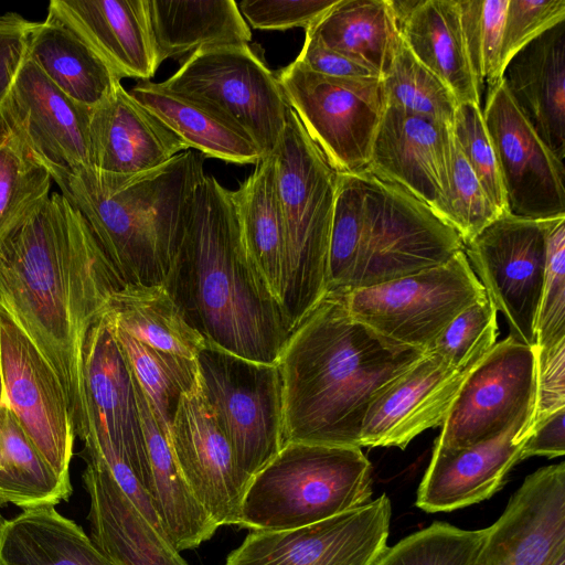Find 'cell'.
I'll use <instances>...</instances> for the list:
<instances>
[{
	"instance_id": "cell-50",
	"label": "cell",
	"mask_w": 565,
	"mask_h": 565,
	"mask_svg": "<svg viewBox=\"0 0 565 565\" xmlns=\"http://www.w3.org/2000/svg\"><path fill=\"white\" fill-rule=\"evenodd\" d=\"M34 25L17 12L0 15V108L26 57Z\"/></svg>"
},
{
	"instance_id": "cell-18",
	"label": "cell",
	"mask_w": 565,
	"mask_h": 565,
	"mask_svg": "<svg viewBox=\"0 0 565 565\" xmlns=\"http://www.w3.org/2000/svg\"><path fill=\"white\" fill-rule=\"evenodd\" d=\"M167 438L200 505L218 527L238 526L244 491L230 443L206 401L200 374L194 387L180 398Z\"/></svg>"
},
{
	"instance_id": "cell-43",
	"label": "cell",
	"mask_w": 565,
	"mask_h": 565,
	"mask_svg": "<svg viewBox=\"0 0 565 565\" xmlns=\"http://www.w3.org/2000/svg\"><path fill=\"white\" fill-rule=\"evenodd\" d=\"M501 214L503 213L489 199L454 137L449 188L441 218L459 234L465 245Z\"/></svg>"
},
{
	"instance_id": "cell-36",
	"label": "cell",
	"mask_w": 565,
	"mask_h": 565,
	"mask_svg": "<svg viewBox=\"0 0 565 565\" xmlns=\"http://www.w3.org/2000/svg\"><path fill=\"white\" fill-rule=\"evenodd\" d=\"M130 95L177 134L189 149L231 163L257 164L263 153L239 130L210 110L164 88L140 81Z\"/></svg>"
},
{
	"instance_id": "cell-15",
	"label": "cell",
	"mask_w": 565,
	"mask_h": 565,
	"mask_svg": "<svg viewBox=\"0 0 565 565\" xmlns=\"http://www.w3.org/2000/svg\"><path fill=\"white\" fill-rule=\"evenodd\" d=\"M0 364L6 404L54 472L71 481L76 433L63 386L43 353L1 305Z\"/></svg>"
},
{
	"instance_id": "cell-26",
	"label": "cell",
	"mask_w": 565,
	"mask_h": 565,
	"mask_svg": "<svg viewBox=\"0 0 565 565\" xmlns=\"http://www.w3.org/2000/svg\"><path fill=\"white\" fill-rule=\"evenodd\" d=\"M90 539L116 565H189L140 513L98 459L85 457Z\"/></svg>"
},
{
	"instance_id": "cell-25",
	"label": "cell",
	"mask_w": 565,
	"mask_h": 565,
	"mask_svg": "<svg viewBox=\"0 0 565 565\" xmlns=\"http://www.w3.org/2000/svg\"><path fill=\"white\" fill-rule=\"evenodd\" d=\"M47 14L85 40L120 79L156 74L146 0H52Z\"/></svg>"
},
{
	"instance_id": "cell-35",
	"label": "cell",
	"mask_w": 565,
	"mask_h": 565,
	"mask_svg": "<svg viewBox=\"0 0 565 565\" xmlns=\"http://www.w3.org/2000/svg\"><path fill=\"white\" fill-rule=\"evenodd\" d=\"M326 46L387 75L402 36L391 0H338L306 29Z\"/></svg>"
},
{
	"instance_id": "cell-21",
	"label": "cell",
	"mask_w": 565,
	"mask_h": 565,
	"mask_svg": "<svg viewBox=\"0 0 565 565\" xmlns=\"http://www.w3.org/2000/svg\"><path fill=\"white\" fill-rule=\"evenodd\" d=\"M535 407L486 441L463 447H434L417 491L416 505L429 513L449 512L481 502L504 484L521 461V450L534 422Z\"/></svg>"
},
{
	"instance_id": "cell-1",
	"label": "cell",
	"mask_w": 565,
	"mask_h": 565,
	"mask_svg": "<svg viewBox=\"0 0 565 565\" xmlns=\"http://www.w3.org/2000/svg\"><path fill=\"white\" fill-rule=\"evenodd\" d=\"M124 281L82 214L53 193L0 244V305L46 358L81 431L83 350Z\"/></svg>"
},
{
	"instance_id": "cell-14",
	"label": "cell",
	"mask_w": 565,
	"mask_h": 565,
	"mask_svg": "<svg viewBox=\"0 0 565 565\" xmlns=\"http://www.w3.org/2000/svg\"><path fill=\"white\" fill-rule=\"evenodd\" d=\"M386 494L309 525L250 531L224 565H375L387 548Z\"/></svg>"
},
{
	"instance_id": "cell-9",
	"label": "cell",
	"mask_w": 565,
	"mask_h": 565,
	"mask_svg": "<svg viewBox=\"0 0 565 565\" xmlns=\"http://www.w3.org/2000/svg\"><path fill=\"white\" fill-rule=\"evenodd\" d=\"M196 363L204 395L230 443L245 492L252 478L281 448L282 392L277 365L209 344Z\"/></svg>"
},
{
	"instance_id": "cell-24",
	"label": "cell",
	"mask_w": 565,
	"mask_h": 565,
	"mask_svg": "<svg viewBox=\"0 0 565 565\" xmlns=\"http://www.w3.org/2000/svg\"><path fill=\"white\" fill-rule=\"evenodd\" d=\"M6 102L30 148L51 174L90 168L92 109L66 96L28 57Z\"/></svg>"
},
{
	"instance_id": "cell-40",
	"label": "cell",
	"mask_w": 565,
	"mask_h": 565,
	"mask_svg": "<svg viewBox=\"0 0 565 565\" xmlns=\"http://www.w3.org/2000/svg\"><path fill=\"white\" fill-rule=\"evenodd\" d=\"M383 83L387 106L452 126L458 100L447 85L412 54L403 39Z\"/></svg>"
},
{
	"instance_id": "cell-28",
	"label": "cell",
	"mask_w": 565,
	"mask_h": 565,
	"mask_svg": "<svg viewBox=\"0 0 565 565\" xmlns=\"http://www.w3.org/2000/svg\"><path fill=\"white\" fill-rule=\"evenodd\" d=\"M403 41L459 104L480 105L482 86L468 56L458 0H391Z\"/></svg>"
},
{
	"instance_id": "cell-17",
	"label": "cell",
	"mask_w": 565,
	"mask_h": 565,
	"mask_svg": "<svg viewBox=\"0 0 565 565\" xmlns=\"http://www.w3.org/2000/svg\"><path fill=\"white\" fill-rule=\"evenodd\" d=\"M483 119L497 156L508 201L516 216H565V167L513 102L501 78L488 86Z\"/></svg>"
},
{
	"instance_id": "cell-23",
	"label": "cell",
	"mask_w": 565,
	"mask_h": 565,
	"mask_svg": "<svg viewBox=\"0 0 565 565\" xmlns=\"http://www.w3.org/2000/svg\"><path fill=\"white\" fill-rule=\"evenodd\" d=\"M477 364L455 367L426 352L370 406L360 446L404 449L420 433L441 426Z\"/></svg>"
},
{
	"instance_id": "cell-16",
	"label": "cell",
	"mask_w": 565,
	"mask_h": 565,
	"mask_svg": "<svg viewBox=\"0 0 565 565\" xmlns=\"http://www.w3.org/2000/svg\"><path fill=\"white\" fill-rule=\"evenodd\" d=\"M535 347L508 337L467 376L435 445L463 448L493 438L535 407Z\"/></svg>"
},
{
	"instance_id": "cell-41",
	"label": "cell",
	"mask_w": 565,
	"mask_h": 565,
	"mask_svg": "<svg viewBox=\"0 0 565 565\" xmlns=\"http://www.w3.org/2000/svg\"><path fill=\"white\" fill-rule=\"evenodd\" d=\"M488 533L434 522L387 547L375 565H473Z\"/></svg>"
},
{
	"instance_id": "cell-46",
	"label": "cell",
	"mask_w": 565,
	"mask_h": 565,
	"mask_svg": "<svg viewBox=\"0 0 565 565\" xmlns=\"http://www.w3.org/2000/svg\"><path fill=\"white\" fill-rule=\"evenodd\" d=\"M565 339V216L555 218L547 242V262L536 321V348Z\"/></svg>"
},
{
	"instance_id": "cell-45",
	"label": "cell",
	"mask_w": 565,
	"mask_h": 565,
	"mask_svg": "<svg viewBox=\"0 0 565 565\" xmlns=\"http://www.w3.org/2000/svg\"><path fill=\"white\" fill-rule=\"evenodd\" d=\"M451 129L461 153L489 199L502 213L509 212L497 156L480 105L459 104Z\"/></svg>"
},
{
	"instance_id": "cell-3",
	"label": "cell",
	"mask_w": 565,
	"mask_h": 565,
	"mask_svg": "<svg viewBox=\"0 0 565 565\" xmlns=\"http://www.w3.org/2000/svg\"><path fill=\"white\" fill-rule=\"evenodd\" d=\"M163 285L209 345L276 363L289 323L246 252L232 191L212 175L195 192Z\"/></svg>"
},
{
	"instance_id": "cell-38",
	"label": "cell",
	"mask_w": 565,
	"mask_h": 565,
	"mask_svg": "<svg viewBox=\"0 0 565 565\" xmlns=\"http://www.w3.org/2000/svg\"><path fill=\"white\" fill-rule=\"evenodd\" d=\"M52 181L4 100L0 108V244L49 200Z\"/></svg>"
},
{
	"instance_id": "cell-33",
	"label": "cell",
	"mask_w": 565,
	"mask_h": 565,
	"mask_svg": "<svg viewBox=\"0 0 565 565\" xmlns=\"http://www.w3.org/2000/svg\"><path fill=\"white\" fill-rule=\"evenodd\" d=\"M232 199L246 252L281 306L287 252L271 154L263 158L238 189L232 191Z\"/></svg>"
},
{
	"instance_id": "cell-44",
	"label": "cell",
	"mask_w": 565,
	"mask_h": 565,
	"mask_svg": "<svg viewBox=\"0 0 565 565\" xmlns=\"http://www.w3.org/2000/svg\"><path fill=\"white\" fill-rule=\"evenodd\" d=\"M497 310L487 298L455 317L427 352L455 367L475 364L497 343Z\"/></svg>"
},
{
	"instance_id": "cell-4",
	"label": "cell",
	"mask_w": 565,
	"mask_h": 565,
	"mask_svg": "<svg viewBox=\"0 0 565 565\" xmlns=\"http://www.w3.org/2000/svg\"><path fill=\"white\" fill-rule=\"evenodd\" d=\"M51 175L125 285L164 284L205 177L200 152L183 151L115 185L100 183L90 168Z\"/></svg>"
},
{
	"instance_id": "cell-11",
	"label": "cell",
	"mask_w": 565,
	"mask_h": 565,
	"mask_svg": "<svg viewBox=\"0 0 565 565\" xmlns=\"http://www.w3.org/2000/svg\"><path fill=\"white\" fill-rule=\"evenodd\" d=\"M342 294L355 320L425 353L455 317L487 299L463 249L443 265Z\"/></svg>"
},
{
	"instance_id": "cell-42",
	"label": "cell",
	"mask_w": 565,
	"mask_h": 565,
	"mask_svg": "<svg viewBox=\"0 0 565 565\" xmlns=\"http://www.w3.org/2000/svg\"><path fill=\"white\" fill-rule=\"evenodd\" d=\"M463 39L481 86L502 78L501 51L509 0H458Z\"/></svg>"
},
{
	"instance_id": "cell-30",
	"label": "cell",
	"mask_w": 565,
	"mask_h": 565,
	"mask_svg": "<svg viewBox=\"0 0 565 565\" xmlns=\"http://www.w3.org/2000/svg\"><path fill=\"white\" fill-rule=\"evenodd\" d=\"M146 2L158 66L201 49L247 45L252 40L250 29L234 0Z\"/></svg>"
},
{
	"instance_id": "cell-51",
	"label": "cell",
	"mask_w": 565,
	"mask_h": 565,
	"mask_svg": "<svg viewBox=\"0 0 565 565\" xmlns=\"http://www.w3.org/2000/svg\"><path fill=\"white\" fill-rule=\"evenodd\" d=\"M296 61L306 68L326 76L340 78H381L367 66L326 46L308 30H306L305 42Z\"/></svg>"
},
{
	"instance_id": "cell-29",
	"label": "cell",
	"mask_w": 565,
	"mask_h": 565,
	"mask_svg": "<svg viewBox=\"0 0 565 565\" xmlns=\"http://www.w3.org/2000/svg\"><path fill=\"white\" fill-rule=\"evenodd\" d=\"M134 382L147 447L149 495L153 508L166 536L177 551L198 547L209 541L218 526L193 497L167 435L159 427L135 377Z\"/></svg>"
},
{
	"instance_id": "cell-54",
	"label": "cell",
	"mask_w": 565,
	"mask_h": 565,
	"mask_svg": "<svg viewBox=\"0 0 565 565\" xmlns=\"http://www.w3.org/2000/svg\"><path fill=\"white\" fill-rule=\"evenodd\" d=\"M3 402H4V394H3L2 373H1V364H0V404Z\"/></svg>"
},
{
	"instance_id": "cell-13",
	"label": "cell",
	"mask_w": 565,
	"mask_h": 565,
	"mask_svg": "<svg viewBox=\"0 0 565 565\" xmlns=\"http://www.w3.org/2000/svg\"><path fill=\"white\" fill-rule=\"evenodd\" d=\"M554 221L507 212L463 245L487 298L508 322L509 337L529 347L536 344L548 233Z\"/></svg>"
},
{
	"instance_id": "cell-31",
	"label": "cell",
	"mask_w": 565,
	"mask_h": 565,
	"mask_svg": "<svg viewBox=\"0 0 565 565\" xmlns=\"http://www.w3.org/2000/svg\"><path fill=\"white\" fill-rule=\"evenodd\" d=\"M26 57L66 96L90 109L121 81L85 40L50 14L35 22Z\"/></svg>"
},
{
	"instance_id": "cell-22",
	"label": "cell",
	"mask_w": 565,
	"mask_h": 565,
	"mask_svg": "<svg viewBox=\"0 0 565 565\" xmlns=\"http://www.w3.org/2000/svg\"><path fill=\"white\" fill-rule=\"evenodd\" d=\"M452 143L451 126L387 106L367 169L406 190L441 218Z\"/></svg>"
},
{
	"instance_id": "cell-52",
	"label": "cell",
	"mask_w": 565,
	"mask_h": 565,
	"mask_svg": "<svg viewBox=\"0 0 565 565\" xmlns=\"http://www.w3.org/2000/svg\"><path fill=\"white\" fill-rule=\"evenodd\" d=\"M565 454V408L533 424L521 450V460L533 456L555 458Z\"/></svg>"
},
{
	"instance_id": "cell-6",
	"label": "cell",
	"mask_w": 565,
	"mask_h": 565,
	"mask_svg": "<svg viewBox=\"0 0 565 565\" xmlns=\"http://www.w3.org/2000/svg\"><path fill=\"white\" fill-rule=\"evenodd\" d=\"M287 268L281 307L290 333L328 291V258L339 172L289 108L274 150Z\"/></svg>"
},
{
	"instance_id": "cell-32",
	"label": "cell",
	"mask_w": 565,
	"mask_h": 565,
	"mask_svg": "<svg viewBox=\"0 0 565 565\" xmlns=\"http://www.w3.org/2000/svg\"><path fill=\"white\" fill-rule=\"evenodd\" d=\"M0 565H116L54 505L0 516Z\"/></svg>"
},
{
	"instance_id": "cell-10",
	"label": "cell",
	"mask_w": 565,
	"mask_h": 565,
	"mask_svg": "<svg viewBox=\"0 0 565 565\" xmlns=\"http://www.w3.org/2000/svg\"><path fill=\"white\" fill-rule=\"evenodd\" d=\"M82 375L85 417L78 436L84 441V457L102 461L114 478H137L149 495L147 447L134 375L104 316L86 337Z\"/></svg>"
},
{
	"instance_id": "cell-20",
	"label": "cell",
	"mask_w": 565,
	"mask_h": 565,
	"mask_svg": "<svg viewBox=\"0 0 565 565\" xmlns=\"http://www.w3.org/2000/svg\"><path fill=\"white\" fill-rule=\"evenodd\" d=\"M90 170L103 184L115 185L154 170L189 150L182 139L118 84L92 109Z\"/></svg>"
},
{
	"instance_id": "cell-5",
	"label": "cell",
	"mask_w": 565,
	"mask_h": 565,
	"mask_svg": "<svg viewBox=\"0 0 565 565\" xmlns=\"http://www.w3.org/2000/svg\"><path fill=\"white\" fill-rule=\"evenodd\" d=\"M459 234L427 204L369 169L340 173L328 258V291L345 292L447 263Z\"/></svg>"
},
{
	"instance_id": "cell-47",
	"label": "cell",
	"mask_w": 565,
	"mask_h": 565,
	"mask_svg": "<svg viewBox=\"0 0 565 565\" xmlns=\"http://www.w3.org/2000/svg\"><path fill=\"white\" fill-rule=\"evenodd\" d=\"M563 22L565 0H509L501 51L502 74L521 50Z\"/></svg>"
},
{
	"instance_id": "cell-7",
	"label": "cell",
	"mask_w": 565,
	"mask_h": 565,
	"mask_svg": "<svg viewBox=\"0 0 565 565\" xmlns=\"http://www.w3.org/2000/svg\"><path fill=\"white\" fill-rule=\"evenodd\" d=\"M372 465L361 447L290 443L249 481L239 527L281 531L371 502Z\"/></svg>"
},
{
	"instance_id": "cell-8",
	"label": "cell",
	"mask_w": 565,
	"mask_h": 565,
	"mask_svg": "<svg viewBox=\"0 0 565 565\" xmlns=\"http://www.w3.org/2000/svg\"><path fill=\"white\" fill-rule=\"evenodd\" d=\"M160 84L232 125L264 157L277 145L290 108L277 76L248 44L201 49Z\"/></svg>"
},
{
	"instance_id": "cell-12",
	"label": "cell",
	"mask_w": 565,
	"mask_h": 565,
	"mask_svg": "<svg viewBox=\"0 0 565 565\" xmlns=\"http://www.w3.org/2000/svg\"><path fill=\"white\" fill-rule=\"evenodd\" d=\"M277 79L289 107L335 171L354 173L369 168L387 108L382 78L326 76L295 60Z\"/></svg>"
},
{
	"instance_id": "cell-37",
	"label": "cell",
	"mask_w": 565,
	"mask_h": 565,
	"mask_svg": "<svg viewBox=\"0 0 565 565\" xmlns=\"http://www.w3.org/2000/svg\"><path fill=\"white\" fill-rule=\"evenodd\" d=\"M72 492L71 481L54 472L6 402L1 403L0 508L55 507Z\"/></svg>"
},
{
	"instance_id": "cell-39",
	"label": "cell",
	"mask_w": 565,
	"mask_h": 565,
	"mask_svg": "<svg viewBox=\"0 0 565 565\" xmlns=\"http://www.w3.org/2000/svg\"><path fill=\"white\" fill-rule=\"evenodd\" d=\"M109 324L159 427L168 435L180 398L190 392L199 380L196 360L156 350L113 323Z\"/></svg>"
},
{
	"instance_id": "cell-49",
	"label": "cell",
	"mask_w": 565,
	"mask_h": 565,
	"mask_svg": "<svg viewBox=\"0 0 565 565\" xmlns=\"http://www.w3.org/2000/svg\"><path fill=\"white\" fill-rule=\"evenodd\" d=\"M534 422L565 408V339L536 348Z\"/></svg>"
},
{
	"instance_id": "cell-2",
	"label": "cell",
	"mask_w": 565,
	"mask_h": 565,
	"mask_svg": "<svg viewBox=\"0 0 565 565\" xmlns=\"http://www.w3.org/2000/svg\"><path fill=\"white\" fill-rule=\"evenodd\" d=\"M424 355L359 322L342 292L327 291L291 331L276 361L281 447H361L370 406Z\"/></svg>"
},
{
	"instance_id": "cell-27",
	"label": "cell",
	"mask_w": 565,
	"mask_h": 565,
	"mask_svg": "<svg viewBox=\"0 0 565 565\" xmlns=\"http://www.w3.org/2000/svg\"><path fill=\"white\" fill-rule=\"evenodd\" d=\"M513 102L544 143L565 158V22L521 50L505 66Z\"/></svg>"
},
{
	"instance_id": "cell-53",
	"label": "cell",
	"mask_w": 565,
	"mask_h": 565,
	"mask_svg": "<svg viewBox=\"0 0 565 565\" xmlns=\"http://www.w3.org/2000/svg\"><path fill=\"white\" fill-rule=\"evenodd\" d=\"M546 565H565V547L556 552Z\"/></svg>"
},
{
	"instance_id": "cell-19",
	"label": "cell",
	"mask_w": 565,
	"mask_h": 565,
	"mask_svg": "<svg viewBox=\"0 0 565 565\" xmlns=\"http://www.w3.org/2000/svg\"><path fill=\"white\" fill-rule=\"evenodd\" d=\"M565 547V462L529 475L489 526L473 565H546Z\"/></svg>"
},
{
	"instance_id": "cell-48",
	"label": "cell",
	"mask_w": 565,
	"mask_h": 565,
	"mask_svg": "<svg viewBox=\"0 0 565 565\" xmlns=\"http://www.w3.org/2000/svg\"><path fill=\"white\" fill-rule=\"evenodd\" d=\"M338 0H243L238 10L256 30L308 29Z\"/></svg>"
},
{
	"instance_id": "cell-34",
	"label": "cell",
	"mask_w": 565,
	"mask_h": 565,
	"mask_svg": "<svg viewBox=\"0 0 565 565\" xmlns=\"http://www.w3.org/2000/svg\"><path fill=\"white\" fill-rule=\"evenodd\" d=\"M103 316L136 340L179 358L196 360L207 344L164 285L126 284L110 296Z\"/></svg>"
}]
</instances>
